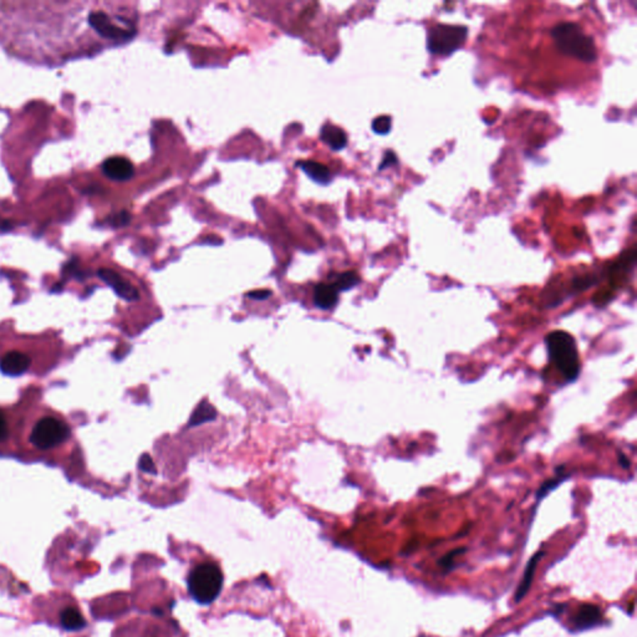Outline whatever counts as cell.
Here are the masks:
<instances>
[{"label": "cell", "mask_w": 637, "mask_h": 637, "mask_svg": "<svg viewBox=\"0 0 637 637\" xmlns=\"http://www.w3.org/2000/svg\"><path fill=\"white\" fill-rule=\"evenodd\" d=\"M29 368V356L19 353V351L5 353L3 358L0 360V370H1V373L8 376H20L26 373Z\"/></svg>", "instance_id": "9c48e42d"}, {"label": "cell", "mask_w": 637, "mask_h": 637, "mask_svg": "<svg viewBox=\"0 0 637 637\" xmlns=\"http://www.w3.org/2000/svg\"><path fill=\"white\" fill-rule=\"evenodd\" d=\"M105 176L114 181H129L134 174V164L124 157H109L102 164Z\"/></svg>", "instance_id": "ba28073f"}, {"label": "cell", "mask_w": 637, "mask_h": 637, "mask_svg": "<svg viewBox=\"0 0 637 637\" xmlns=\"http://www.w3.org/2000/svg\"><path fill=\"white\" fill-rule=\"evenodd\" d=\"M299 166L301 167L304 172L308 174L314 182H318L320 184H328L331 181V173L328 171L326 166L323 164H318L315 161H304L300 162Z\"/></svg>", "instance_id": "5bb4252c"}, {"label": "cell", "mask_w": 637, "mask_h": 637, "mask_svg": "<svg viewBox=\"0 0 637 637\" xmlns=\"http://www.w3.org/2000/svg\"><path fill=\"white\" fill-rule=\"evenodd\" d=\"M191 596L200 605L213 602L223 587V574L214 562H202L194 567L187 577Z\"/></svg>", "instance_id": "3957f363"}, {"label": "cell", "mask_w": 637, "mask_h": 637, "mask_svg": "<svg viewBox=\"0 0 637 637\" xmlns=\"http://www.w3.org/2000/svg\"><path fill=\"white\" fill-rule=\"evenodd\" d=\"M392 127V119L390 116H378L373 121V131L378 134H387Z\"/></svg>", "instance_id": "ac0fdd59"}, {"label": "cell", "mask_w": 637, "mask_h": 637, "mask_svg": "<svg viewBox=\"0 0 637 637\" xmlns=\"http://www.w3.org/2000/svg\"><path fill=\"white\" fill-rule=\"evenodd\" d=\"M468 29L461 25L437 24L428 30L427 50L433 55L447 56L461 49L467 40Z\"/></svg>", "instance_id": "277c9868"}, {"label": "cell", "mask_w": 637, "mask_h": 637, "mask_svg": "<svg viewBox=\"0 0 637 637\" xmlns=\"http://www.w3.org/2000/svg\"><path fill=\"white\" fill-rule=\"evenodd\" d=\"M215 417H217V412L213 406L207 401H203V402L199 403L197 408L194 410L192 416L189 418L188 426L189 427L199 426V424H203L209 421H213Z\"/></svg>", "instance_id": "9a60e30c"}, {"label": "cell", "mask_w": 637, "mask_h": 637, "mask_svg": "<svg viewBox=\"0 0 637 637\" xmlns=\"http://www.w3.org/2000/svg\"><path fill=\"white\" fill-rule=\"evenodd\" d=\"M466 550H467V549H466V547H462V549H456V550H453V552H449V554H447V555H446V557H443L442 560H441V562H439V564H441V565H442L443 567H446V569H448V567H452V562H453V559H454V557H456V555H459V554H462V552H466Z\"/></svg>", "instance_id": "ffe728a7"}, {"label": "cell", "mask_w": 637, "mask_h": 637, "mask_svg": "<svg viewBox=\"0 0 637 637\" xmlns=\"http://www.w3.org/2000/svg\"><path fill=\"white\" fill-rule=\"evenodd\" d=\"M397 164V157H396V154H393L392 151H387L386 154H385V157H383L382 164H380L378 169L382 171V169L386 168L387 166H392V164Z\"/></svg>", "instance_id": "603a6c76"}, {"label": "cell", "mask_w": 637, "mask_h": 637, "mask_svg": "<svg viewBox=\"0 0 637 637\" xmlns=\"http://www.w3.org/2000/svg\"><path fill=\"white\" fill-rule=\"evenodd\" d=\"M89 23L101 36L112 40H127L134 35L131 30L114 24L104 11H94L89 15Z\"/></svg>", "instance_id": "8992f818"}, {"label": "cell", "mask_w": 637, "mask_h": 637, "mask_svg": "<svg viewBox=\"0 0 637 637\" xmlns=\"http://www.w3.org/2000/svg\"><path fill=\"white\" fill-rule=\"evenodd\" d=\"M360 283V278L355 272H346V273L340 274L336 280L333 282V285L338 289V291L343 290H348V289L356 287Z\"/></svg>", "instance_id": "2e32d148"}, {"label": "cell", "mask_w": 637, "mask_h": 637, "mask_svg": "<svg viewBox=\"0 0 637 637\" xmlns=\"http://www.w3.org/2000/svg\"><path fill=\"white\" fill-rule=\"evenodd\" d=\"M139 466L141 471H144V472L149 473V474L157 473V468L154 466V459L149 454H144L142 457L139 458Z\"/></svg>", "instance_id": "d6986e66"}, {"label": "cell", "mask_w": 637, "mask_h": 637, "mask_svg": "<svg viewBox=\"0 0 637 637\" xmlns=\"http://www.w3.org/2000/svg\"><path fill=\"white\" fill-rule=\"evenodd\" d=\"M569 476H564V477H555L552 478V479H549L547 482L542 484L540 489L537 491V504H539V502L542 500V498L545 497L547 494H549V492H552V489H555L557 486H560L562 482H564Z\"/></svg>", "instance_id": "e0dca14e"}, {"label": "cell", "mask_w": 637, "mask_h": 637, "mask_svg": "<svg viewBox=\"0 0 637 637\" xmlns=\"http://www.w3.org/2000/svg\"><path fill=\"white\" fill-rule=\"evenodd\" d=\"M338 299V290L333 284H318L315 288L314 300L316 306L320 309H331L336 305Z\"/></svg>", "instance_id": "8fae6325"}, {"label": "cell", "mask_w": 637, "mask_h": 637, "mask_svg": "<svg viewBox=\"0 0 637 637\" xmlns=\"http://www.w3.org/2000/svg\"><path fill=\"white\" fill-rule=\"evenodd\" d=\"M321 139L333 151L345 149L348 144V136L343 129L333 124H326L321 129Z\"/></svg>", "instance_id": "7c38bea8"}, {"label": "cell", "mask_w": 637, "mask_h": 637, "mask_svg": "<svg viewBox=\"0 0 637 637\" xmlns=\"http://www.w3.org/2000/svg\"><path fill=\"white\" fill-rule=\"evenodd\" d=\"M129 214L127 212H121V213L117 214L116 215V218H114V225H126V224L129 222Z\"/></svg>", "instance_id": "cb8c5ba5"}, {"label": "cell", "mask_w": 637, "mask_h": 637, "mask_svg": "<svg viewBox=\"0 0 637 637\" xmlns=\"http://www.w3.org/2000/svg\"><path fill=\"white\" fill-rule=\"evenodd\" d=\"M69 437L70 429L66 423L53 416H46L40 418L31 428L29 441L34 447L46 451L58 447Z\"/></svg>", "instance_id": "5b68a950"}, {"label": "cell", "mask_w": 637, "mask_h": 637, "mask_svg": "<svg viewBox=\"0 0 637 637\" xmlns=\"http://www.w3.org/2000/svg\"><path fill=\"white\" fill-rule=\"evenodd\" d=\"M545 343L550 363H554L564 381L570 383L577 380L582 371V363L574 336L567 331L557 330L547 333Z\"/></svg>", "instance_id": "6da1fadb"}, {"label": "cell", "mask_w": 637, "mask_h": 637, "mask_svg": "<svg viewBox=\"0 0 637 637\" xmlns=\"http://www.w3.org/2000/svg\"><path fill=\"white\" fill-rule=\"evenodd\" d=\"M542 555H544V552H537V554L530 559V562H528L527 567H525V572H524V575H523L522 582L519 584L517 592H515V595H514V600H515V602L520 601L523 597L527 595L528 590H529V587L532 585V577H534V572H535V569H537V562L540 560V557H542Z\"/></svg>", "instance_id": "4fadbf2b"}, {"label": "cell", "mask_w": 637, "mask_h": 637, "mask_svg": "<svg viewBox=\"0 0 637 637\" xmlns=\"http://www.w3.org/2000/svg\"><path fill=\"white\" fill-rule=\"evenodd\" d=\"M100 278L105 283L114 289L116 294L127 301H136L139 299V293L132 284L122 278L119 273H116L112 269L102 268L99 270Z\"/></svg>", "instance_id": "52a82bcc"}, {"label": "cell", "mask_w": 637, "mask_h": 637, "mask_svg": "<svg viewBox=\"0 0 637 637\" xmlns=\"http://www.w3.org/2000/svg\"><path fill=\"white\" fill-rule=\"evenodd\" d=\"M9 436V426L8 421L5 418L4 413L0 411V442H4L5 439Z\"/></svg>", "instance_id": "44dd1931"}, {"label": "cell", "mask_w": 637, "mask_h": 637, "mask_svg": "<svg viewBox=\"0 0 637 637\" xmlns=\"http://www.w3.org/2000/svg\"><path fill=\"white\" fill-rule=\"evenodd\" d=\"M552 36L557 50L585 63H594L597 58L596 45L592 36L572 21H564L552 29Z\"/></svg>", "instance_id": "7a4b0ae2"}, {"label": "cell", "mask_w": 637, "mask_h": 637, "mask_svg": "<svg viewBox=\"0 0 637 637\" xmlns=\"http://www.w3.org/2000/svg\"><path fill=\"white\" fill-rule=\"evenodd\" d=\"M601 620V611L595 605H582L577 610V615L572 617V627L575 631H582L587 628L596 626Z\"/></svg>", "instance_id": "30bf717a"}, {"label": "cell", "mask_w": 637, "mask_h": 637, "mask_svg": "<svg viewBox=\"0 0 637 637\" xmlns=\"http://www.w3.org/2000/svg\"><path fill=\"white\" fill-rule=\"evenodd\" d=\"M247 296L250 299H255V300H267V299L272 296V291L267 290V289H259V290L249 291L247 294Z\"/></svg>", "instance_id": "7402d4cb"}]
</instances>
